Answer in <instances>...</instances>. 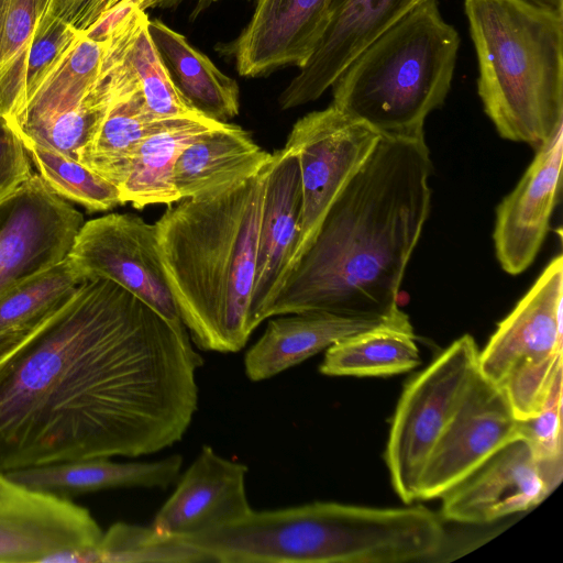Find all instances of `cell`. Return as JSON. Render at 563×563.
<instances>
[{
    "mask_svg": "<svg viewBox=\"0 0 563 563\" xmlns=\"http://www.w3.org/2000/svg\"><path fill=\"white\" fill-rule=\"evenodd\" d=\"M562 156L563 126L536 150L530 166L496 209L495 253L510 275L532 264L547 236L561 185Z\"/></svg>",
    "mask_w": 563,
    "mask_h": 563,
    "instance_id": "16",
    "label": "cell"
},
{
    "mask_svg": "<svg viewBox=\"0 0 563 563\" xmlns=\"http://www.w3.org/2000/svg\"><path fill=\"white\" fill-rule=\"evenodd\" d=\"M49 0H0V117L14 121L25 104V73L35 29Z\"/></svg>",
    "mask_w": 563,
    "mask_h": 563,
    "instance_id": "28",
    "label": "cell"
},
{
    "mask_svg": "<svg viewBox=\"0 0 563 563\" xmlns=\"http://www.w3.org/2000/svg\"><path fill=\"white\" fill-rule=\"evenodd\" d=\"M221 123L202 114L164 119L135 153L129 175L119 187L122 205L143 209L178 201L173 183L178 157L192 141Z\"/></svg>",
    "mask_w": 563,
    "mask_h": 563,
    "instance_id": "24",
    "label": "cell"
},
{
    "mask_svg": "<svg viewBox=\"0 0 563 563\" xmlns=\"http://www.w3.org/2000/svg\"><path fill=\"white\" fill-rule=\"evenodd\" d=\"M158 0H122L104 15H102L82 35L96 42H106L137 11H145L156 4Z\"/></svg>",
    "mask_w": 563,
    "mask_h": 563,
    "instance_id": "35",
    "label": "cell"
},
{
    "mask_svg": "<svg viewBox=\"0 0 563 563\" xmlns=\"http://www.w3.org/2000/svg\"><path fill=\"white\" fill-rule=\"evenodd\" d=\"M380 136L332 104L307 113L292 125L283 150L298 158L301 210L298 241L287 277L311 245L328 210Z\"/></svg>",
    "mask_w": 563,
    "mask_h": 563,
    "instance_id": "7",
    "label": "cell"
},
{
    "mask_svg": "<svg viewBox=\"0 0 563 563\" xmlns=\"http://www.w3.org/2000/svg\"><path fill=\"white\" fill-rule=\"evenodd\" d=\"M104 42L80 35L59 66L26 100L12 121L16 130L78 161L109 106L87 100L101 68Z\"/></svg>",
    "mask_w": 563,
    "mask_h": 563,
    "instance_id": "9",
    "label": "cell"
},
{
    "mask_svg": "<svg viewBox=\"0 0 563 563\" xmlns=\"http://www.w3.org/2000/svg\"><path fill=\"white\" fill-rule=\"evenodd\" d=\"M163 120L147 110L139 91L118 97L93 136L79 150L78 162L119 188L140 145Z\"/></svg>",
    "mask_w": 563,
    "mask_h": 563,
    "instance_id": "26",
    "label": "cell"
},
{
    "mask_svg": "<svg viewBox=\"0 0 563 563\" xmlns=\"http://www.w3.org/2000/svg\"><path fill=\"white\" fill-rule=\"evenodd\" d=\"M244 356L245 374L261 382L296 366L351 335L386 324L410 322L344 317L323 311L276 316Z\"/></svg>",
    "mask_w": 563,
    "mask_h": 563,
    "instance_id": "21",
    "label": "cell"
},
{
    "mask_svg": "<svg viewBox=\"0 0 563 563\" xmlns=\"http://www.w3.org/2000/svg\"><path fill=\"white\" fill-rule=\"evenodd\" d=\"M122 0H49L46 15L59 19L80 34Z\"/></svg>",
    "mask_w": 563,
    "mask_h": 563,
    "instance_id": "34",
    "label": "cell"
},
{
    "mask_svg": "<svg viewBox=\"0 0 563 563\" xmlns=\"http://www.w3.org/2000/svg\"><path fill=\"white\" fill-rule=\"evenodd\" d=\"M66 258L84 280L113 282L172 324L185 327L159 258L155 223L133 213L85 221Z\"/></svg>",
    "mask_w": 563,
    "mask_h": 563,
    "instance_id": "8",
    "label": "cell"
},
{
    "mask_svg": "<svg viewBox=\"0 0 563 563\" xmlns=\"http://www.w3.org/2000/svg\"><path fill=\"white\" fill-rule=\"evenodd\" d=\"M421 363L410 322L386 324L340 340L325 350L319 371L328 376H389Z\"/></svg>",
    "mask_w": 563,
    "mask_h": 563,
    "instance_id": "27",
    "label": "cell"
},
{
    "mask_svg": "<svg viewBox=\"0 0 563 563\" xmlns=\"http://www.w3.org/2000/svg\"><path fill=\"white\" fill-rule=\"evenodd\" d=\"M202 363L186 327L113 282H84L0 362V471L174 445Z\"/></svg>",
    "mask_w": 563,
    "mask_h": 563,
    "instance_id": "1",
    "label": "cell"
},
{
    "mask_svg": "<svg viewBox=\"0 0 563 563\" xmlns=\"http://www.w3.org/2000/svg\"><path fill=\"white\" fill-rule=\"evenodd\" d=\"M423 0H332L328 26L309 60L278 98L283 110L319 99L347 64Z\"/></svg>",
    "mask_w": 563,
    "mask_h": 563,
    "instance_id": "15",
    "label": "cell"
},
{
    "mask_svg": "<svg viewBox=\"0 0 563 563\" xmlns=\"http://www.w3.org/2000/svg\"><path fill=\"white\" fill-rule=\"evenodd\" d=\"M268 164L219 196L168 205L155 222L167 283L200 350L235 353L253 333L250 306Z\"/></svg>",
    "mask_w": 563,
    "mask_h": 563,
    "instance_id": "3",
    "label": "cell"
},
{
    "mask_svg": "<svg viewBox=\"0 0 563 563\" xmlns=\"http://www.w3.org/2000/svg\"><path fill=\"white\" fill-rule=\"evenodd\" d=\"M460 43L438 0H423L347 64L330 87L331 104L380 135L424 134L451 89Z\"/></svg>",
    "mask_w": 563,
    "mask_h": 563,
    "instance_id": "5",
    "label": "cell"
},
{
    "mask_svg": "<svg viewBox=\"0 0 563 563\" xmlns=\"http://www.w3.org/2000/svg\"><path fill=\"white\" fill-rule=\"evenodd\" d=\"M84 282L65 257L0 295V362L24 343Z\"/></svg>",
    "mask_w": 563,
    "mask_h": 563,
    "instance_id": "25",
    "label": "cell"
},
{
    "mask_svg": "<svg viewBox=\"0 0 563 563\" xmlns=\"http://www.w3.org/2000/svg\"><path fill=\"white\" fill-rule=\"evenodd\" d=\"M9 120L3 118V117H0V129L8 122Z\"/></svg>",
    "mask_w": 563,
    "mask_h": 563,
    "instance_id": "37",
    "label": "cell"
},
{
    "mask_svg": "<svg viewBox=\"0 0 563 563\" xmlns=\"http://www.w3.org/2000/svg\"><path fill=\"white\" fill-rule=\"evenodd\" d=\"M477 93L498 134L536 150L563 126V10L464 0Z\"/></svg>",
    "mask_w": 563,
    "mask_h": 563,
    "instance_id": "4",
    "label": "cell"
},
{
    "mask_svg": "<svg viewBox=\"0 0 563 563\" xmlns=\"http://www.w3.org/2000/svg\"><path fill=\"white\" fill-rule=\"evenodd\" d=\"M424 134L382 135L328 210L266 319L306 311L408 318L398 296L431 205Z\"/></svg>",
    "mask_w": 563,
    "mask_h": 563,
    "instance_id": "2",
    "label": "cell"
},
{
    "mask_svg": "<svg viewBox=\"0 0 563 563\" xmlns=\"http://www.w3.org/2000/svg\"><path fill=\"white\" fill-rule=\"evenodd\" d=\"M18 133L36 174L55 195L81 206L90 213L108 211L122 205L115 185L48 144Z\"/></svg>",
    "mask_w": 563,
    "mask_h": 563,
    "instance_id": "29",
    "label": "cell"
},
{
    "mask_svg": "<svg viewBox=\"0 0 563 563\" xmlns=\"http://www.w3.org/2000/svg\"><path fill=\"white\" fill-rule=\"evenodd\" d=\"M558 484L516 439L441 497V519L485 526L528 511L544 501Z\"/></svg>",
    "mask_w": 563,
    "mask_h": 563,
    "instance_id": "12",
    "label": "cell"
},
{
    "mask_svg": "<svg viewBox=\"0 0 563 563\" xmlns=\"http://www.w3.org/2000/svg\"><path fill=\"white\" fill-rule=\"evenodd\" d=\"M478 346L463 334L406 384L398 399L385 449V463L397 496L418 500L424 464L478 373Z\"/></svg>",
    "mask_w": 563,
    "mask_h": 563,
    "instance_id": "6",
    "label": "cell"
},
{
    "mask_svg": "<svg viewBox=\"0 0 563 563\" xmlns=\"http://www.w3.org/2000/svg\"><path fill=\"white\" fill-rule=\"evenodd\" d=\"M563 258L544 267L478 352V373L497 385L517 367L562 355Z\"/></svg>",
    "mask_w": 563,
    "mask_h": 563,
    "instance_id": "13",
    "label": "cell"
},
{
    "mask_svg": "<svg viewBox=\"0 0 563 563\" xmlns=\"http://www.w3.org/2000/svg\"><path fill=\"white\" fill-rule=\"evenodd\" d=\"M517 428L503 389L477 373L424 464L418 500L441 498L518 439Z\"/></svg>",
    "mask_w": 563,
    "mask_h": 563,
    "instance_id": "10",
    "label": "cell"
},
{
    "mask_svg": "<svg viewBox=\"0 0 563 563\" xmlns=\"http://www.w3.org/2000/svg\"><path fill=\"white\" fill-rule=\"evenodd\" d=\"M332 0H255L253 14L223 53L245 77L301 68L316 51L330 18Z\"/></svg>",
    "mask_w": 563,
    "mask_h": 563,
    "instance_id": "14",
    "label": "cell"
},
{
    "mask_svg": "<svg viewBox=\"0 0 563 563\" xmlns=\"http://www.w3.org/2000/svg\"><path fill=\"white\" fill-rule=\"evenodd\" d=\"M562 372L556 375L541 410L530 419L518 420L517 428L518 439L528 444L533 457L558 485L563 478Z\"/></svg>",
    "mask_w": 563,
    "mask_h": 563,
    "instance_id": "31",
    "label": "cell"
},
{
    "mask_svg": "<svg viewBox=\"0 0 563 563\" xmlns=\"http://www.w3.org/2000/svg\"><path fill=\"white\" fill-rule=\"evenodd\" d=\"M66 22L44 14L38 22L29 51L25 73V102L59 66L80 37Z\"/></svg>",
    "mask_w": 563,
    "mask_h": 563,
    "instance_id": "32",
    "label": "cell"
},
{
    "mask_svg": "<svg viewBox=\"0 0 563 563\" xmlns=\"http://www.w3.org/2000/svg\"><path fill=\"white\" fill-rule=\"evenodd\" d=\"M245 464L225 459L203 445L176 489L157 511L153 528L185 538L234 522L249 512Z\"/></svg>",
    "mask_w": 563,
    "mask_h": 563,
    "instance_id": "17",
    "label": "cell"
},
{
    "mask_svg": "<svg viewBox=\"0 0 563 563\" xmlns=\"http://www.w3.org/2000/svg\"><path fill=\"white\" fill-rule=\"evenodd\" d=\"M529 1H532V2L541 4V5H545V7H552V8L560 9V10L563 9V0H529Z\"/></svg>",
    "mask_w": 563,
    "mask_h": 563,
    "instance_id": "36",
    "label": "cell"
},
{
    "mask_svg": "<svg viewBox=\"0 0 563 563\" xmlns=\"http://www.w3.org/2000/svg\"><path fill=\"white\" fill-rule=\"evenodd\" d=\"M301 178L298 158L283 148L272 153L258 230L250 306L254 331L282 289L299 234Z\"/></svg>",
    "mask_w": 563,
    "mask_h": 563,
    "instance_id": "18",
    "label": "cell"
},
{
    "mask_svg": "<svg viewBox=\"0 0 563 563\" xmlns=\"http://www.w3.org/2000/svg\"><path fill=\"white\" fill-rule=\"evenodd\" d=\"M148 16L137 11L106 41L95 89L110 101L139 91L156 119L200 114L179 95L151 40Z\"/></svg>",
    "mask_w": 563,
    "mask_h": 563,
    "instance_id": "19",
    "label": "cell"
},
{
    "mask_svg": "<svg viewBox=\"0 0 563 563\" xmlns=\"http://www.w3.org/2000/svg\"><path fill=\"white\" fill-rule=\"evenodd\" d=\"M147 29L176 90L195 111L222 123L239 114L240 89L234 79L162 21L150 20Z\"/></svg>",
    "mask_w": 563,
    "mask_h": 563,
    "instance_id": "23",
    "label": "cell"
},
{
    "mask_svg": "<svg viewBox=\"0 0 563 563\" xmlns=\"http://www.w3.org/2000/svg\"><path fill=\"white\" fill-rule=\"evenodd\" d=\"M102 534L87 508L0 471V563H42L59 551L96 549Z\"/></svg>",
    "mask_w": 563,
    "mask_h": 563,
    "instance_id": "11",
    "label": "cell"
},
{
    "mask_svg": "<svg viewBox=\"0 0 563 563\" xmlns=\"http://www.w3.org/2000/svg\"><path fill=\"white\" fill-rule=\"evenodd\" d=\"M96 558L97 563L208 562L202 553L178 537L125 522H115L103 532Z\"/></svg>",
    "mask_w": 563,
    "mask_h": 563,
    "instance_id": "30",
    "label": "cell"
},
{
    "mask_svg": "<svg viewBox=\"0 0 563 563\" xmlns=\"http://www.w3.org/2000/svg\"><path fill=\"white\" fill-rule=\"evenodd\" d=\"M31 164L18 130L9 120L0 129V201L33 176Z\"/></svg>",
    "mask_w": 563,
    "mask_h": 563,
    "instance_id": "33",
    "label": "cell"
},
{
    "mask_svg": "<svg viewBox=\"0 0 563 563\" xmlns=\"http://www.w3.org/2000/svg\"><path fill=\"white\" fill-rule=\"evenodd\" d=\"M181 465L180 454L154 462L129 463L113 462L110 457H89L4 473L26 487L69 499L109 488H166L177 479Z\"/></svg>",
    "mask_w": 563,
    "mask_h": 563,
    "instance_id": "22",
    "label": "cell"
},
{
    "mask_svg": "<svg viewBox=\"0 0 563 563\" xmlns=\"http://www.w3.org/2000/svg\"><path fill=\"white\" fill-rule=\"evenodd\" d=\"M272 159L251 134L239 125L221 123L192 141L173 172L180 199L219 196L256 176Z\"/></svg>",
    "mask_w": 563,
    "mask_h": 563,
    "instance_id": "20",
    "label": "cell"
}]
</instances>
